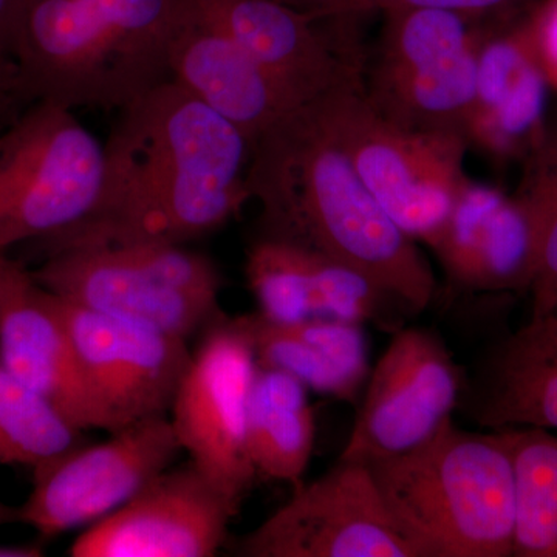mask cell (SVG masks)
<instances>
[{"mask_svg":"<svg viewBox=\"0 0 557 557\" xmlns=\"http://www.w3.org/2000/svg\"><path fill=\"white\" fill-rule=\"evenodd\" d=\"M119 112L104 143L97 203L75 225L38 240L44 256L185 245L222 228L251 201V143L175 81Z\"/></svg>","mask_w":557,"mask_h":557,"instance_id":"obj_1","label":"cell"},{"mask_svg":"<svg viewBox=\"0 0 557 557\" xmlns=\"http://www.w3.org/2000/svg\"><path fill=\"white\" fill-rule=\"evenodd\" d=\"M247 186L259 236L346 263L397 300L409 318L434 306L437 278L364 185L317 100L289 112L252 146Z\"/></svg>","mask_w":557,"mask_h":557,"instance_id":"obj_2","label":"cell"},{"mask_svg":"<svg viewBox=\"0 0 557 557\" xmlns=\"http://www.w3.org/2000/svg\"><path fill=\"white\" fill-rule=\"evenodd\" d=\"M177 0H20L11 60L25 98L120 110L171 79Z\"/></svg>","mask_w":557,"mask_h":557,"instance_id":"obj_3","label":"cell"},{"mask_svg":"<svg viewBox=\"0 0 557 557\" xmlns=\"http://www.w3.org/2000/svg\"><path fill=\"white\" fill-rule=\"evenodd\" d=\"M417 557H511L516 480L500 432L449 420L401 456L368 465Z\"/></svg>","mask_w":557,"mask_h":557,"instance_id":"obj_4","label":"cell"},{"mask_svg":"<svg viewBox=\"0 0 557 557\" xmlns=\"http://www.w3.org/2000/svg\"><path fill=\"white\" fill-rule=\"evenodd\" d=\"M30 273L58 298L182 339L223 317L218 267L183 245L65 249Z\"/></svg>","mask_w":557,"mask_h":557,"instance_id":"obj_5","label":"cell"},{"mask_svg":"<svg viewBox=\"0 0 557 557\" xmlns=\"http://www.w3.org/2000/svg\"><path fill=\"white\" fill-rule=\"evenodd\" d=\"M317 104L384 211L413 240L429 245L469 180L465 174L468 138L392 123L370 104L364 79L321 95Z\"/></svg>","mask_w":557,"mask_h":557,"instance_id":"obj_6","label":"cell"},{"mask_svg":"<svg viewBox=\"0 0 557 557\" xmlns=\"http://www.w3.org/2000/svg\"><path fill=\"white\" fill-rule=\"evenodd\" d=\"M104 143L75 115L33 101L0 131V255L86 218L100 197Z\"/></svg>","mask_w":557,"mask_h":557,"instance_id":"obj_7","label":"cell"},{"mask_svg":"<svg viewBox=\"0 0 557 557\" xmlns=\"http://www.w3.org/2000/svg\"><path fill=\"white\" fill-rule=\"evenodd\" d=\"M384 16L364 78L370 104L398 126L467 137L487 22L428 7L384 11Z\"/></svg>","mask_w":557,"mask_h":557,"instance_id":"obj_8","label":"cell"},{"mask_svg":"<svg viewBox=\"0 0 557 557\" xmlns=\"http://www.w3.org/2000/svg\"><path fill=\"white\" fill-rule=\"evenodd\" d=\"M255 348L239 318L209 325L171 406V423L189 461L242 505L258 482L248 449Z\"/></svg>","mask_w":557,"mask_h":557,"instance_id":"obj_9","label":"cell"},{"mask_svg":"<svg viewBox=\"0 0 557 557\" xmlns=\"http://www.w3.org/2000/svg\"><path fill=\"white\" fill-rule=\"evenodd\" d=\"M465 370L431 330L401 327L370 369L339 460L372 465L423 445L453 420Z\"/></svg>","mask_w":557,"mask_h":557,"instance_id":"obj_10","label":"cell"},{"mask_svg":"<svg viewBox=\"0 0 557 557\" xmlns=\"http://www.w3.org/2000/svg\"><path fill=\"white\" fill-rule=\"evenodd\" d=\"M182 453L168 416L110 432L98 445H81L33 469V487L20 512L40 539L87 528L123 507Z\"/></svg>","mask_w":557,"mask_h":557,"instance_id":"obj_11","label":"cell"},{"mask_svg":"<svg viewBox=\"0 0 557 557\" xmlns=\"http://www.w3.org/2000/svg\"><path fill=\"white\" fill-rule=\"evenodd\" d=\"M247 557H417L368 465L336 461L242 539Z\"/></svg>","mask_w":557,"mask_h":557,"instance_id":"obj_12","label":"cell"},{"mask_svg":"<svg viewBox=\"0 0 557 557\" xmlns=\"http://www.w3.org/2000/svg\"><path fill=\"white\" fill-rule=\"evenodd\" d=\"M225 33L300 102L364 78L354 16L318 17L277 0H177Z\"/></svg>","mask_w":557,"mask_h":557,"instance_id":"obj_13","label":"cell"},{"mask_svg":"<svg viewBox=\"0 0 557 557\" xmlns=\"http://www.w3.org/2000/svg\"><path fill=\"white\" fill-rule=\"evenodd\" d=\"M57 300L110 432L168 416L193 355L186 339Z\"/></svg>","mask_w":557,"mask_h":557,"instance_id":"obj_14","label":"cell"},{"mask_svg":"<svg viewBox=\"0 0 557 557\" xmlns=\"http://www.w3.org/2000/svg\"><path fill=\"white\" fill-rule=\"evenodd\" d=\"M239 505L193 463L168 468L70 545L73 557H212Z\"/></svg>","mask_w":557,"mask_h":557,"instance_id":"obj_15","label":"cell"},{"mask_svg":"<svg viewBox=\"0 0 557 557\" xmlns=\"http://www.w3.org/2000/svg\"><path fill=\"white\" fill-rule=\"evenodd\" d=\"M0 364L73 428L110 432L91 395L57 296L13 260L0 306Z\"/></svg>","mask_w":557,"mask_h":557,"instance_id":"obj_16","label":"cell"},{"mask_svg":"<svg viewBox=\"0 0 557 557\" xmlns=\"http://www.w3.org/2000/svg\"><path fill=\"white\" fill-rule=\"evenodd\" d=\"M168 64L172 81L237 127L251 146L304 106L225 33L178 2L168 40Z\"/></svg>","mask_w":557,"mask_h":557,"instance_id":"obj_17","label":"cell"},{"mask_svg":"<svg viewBox=\"0 0 557 557\" xmlns=\"http://www.w3.org/2000/svg\"><path fill=\"white\" fill-rule=\"evenodd\" d=\"M428 247L457 287L491 295L530 289L533 230L516 196L468 180Z\"/></svg>","mask_w":557,"mask_h":557,"instance_id":"obj_18","label":"cell"},{"mask_svg":"<svg viewBox=\"0 0 557 557\" xmlns=\"http://www.w3.org/2000/svg\"><path fill=\"white\" fill-rule=\"evenodd\" d=\"M458 410L490 431L557 432V311L494 341L472 373L465 372Z\"/></svg>","mask_w":557,"mask_h":557,"instance_id":"obj_19","label":"cell"},{"mask_svg":"<svg viewBox=\"0 0 557 557\" xmlns=\"http://www.w3.org/2000/svg\"><path fill=\"white\" fill-rule=\"evenodd\" d=\"M487 28V27H486ZM483 32L469 145L497 157L534 152L545 138L548 81L534 57L525 20Z\"/></svg>","mask_w":557,"mask_h":557,"instance_id":"obj_20","label":"cell"},{"mask_svg":"<svg viewBox=\"0 0 557 557\" xmlns=\"http://www.w3.org/2000/svg\"><path fill=\"white\" fill-rule=\"evenodd\" d=\"M239 319L258 366L288 373L338 401L355 403L364 391L370 373L364 325L325 318L276 324L259 313Z\"/></svg>","mask_w":557,"mask_h":557,"instance_id":"obj_21","label":"cell"},{"mask_svg":"<svg viewBox=\"0 0 557 557\" xmlns=\"http://www.w3.org/2000/svg\"><path fill=\"white\" fill-rule=\"evenodd\" d=\"M314 437L309 388L288 373L258 366L248 410V449L258 480L300 485Z\"/></svg>","mask_w":557,"mask_h":557,"instance_id":"obj_22","label":"cell"},{"mask_svg":"<svg viewBox=\"0 0 557 557\" xmlns=\"http://www.w3.org/2000/svg\"><path fill=\"white\" fill-rule=\"evenodd\" d=\"M245 274L260 317L295 324L321 317L333 259L288 242L258 237L248 248Z\"/></svg>","mask_w":557,"mask_h":557,"instance_id":"obj_23","label":"cell"},{"mask_svg":"<svg viewBox=\"0 0 557 557\" xmlns=\"http://www.w3.org/2000/svg\"><path fill=\"white\" fill-rule=\"evenodd\" d=\"M515 467L516 557H557V432L502 429Z\"/></svg>","mask_w":557,"mask_h":557,"instance_id":"obj_24","label":"cell"},{"mask_svg":"<svg viewBox=\"0 0 557 557\" xmlns=\"http://www.w3.org/2000/svg\"><path fill=\"white\" fill-rule=\"evenodd\" d=\"M81 443L83 431L0 364V467L35 469Z\"/></svg>","mask_w":557,"mask_h":557,"instance_id":"obj_25","label":"cell"},{"mask_svg":"<svg viewBox=\"0 0 557 557\" xmlns=\"http://www.w3.org/2000/svg\"><path fill=\"white\" fill-rule=\"evenodd\" d=\"M516 199L525 208L534 237L531 317L557 309V135L530 156V172Z\"/></svg>","mask_w":557,"mask_h":557,"instance_id":"obj_26","label":"cell"},{"mask_svg":"<svg viewBox=\"0 0 557 557\" xmlns=\"http://www.w3.org/2000/svg\"><path fill=\"white\" fill-rule=\"evenodd\" d=\"M537 0H354L347 16H361L370 11H391L408 7H428L454 11L480 21H502L515 16Z\"/></svg>","mask_w":557,"mask_h":557,"instance_id":"obj_27","label":"cell"},{"mask_svg":"<svg viewBox=\"0 0 557 557\" xmlns=\"http://www.w3.org/2000/svg\"><path fill=\"white\" fill-rule=\"evenodd\" d=\"M525 24L534 57L548 84L557 89V0H539Z\"/></svg>","mask_w":557,"mask_h":557,"instance_id":"obj_28","label":"cell"},{"mask_svg":"<svg viewBox=\"0 0 557 557\" xmlns=\"http://www.w3.org/2000/svg\"><path fill=\"white\" fill-rule=\"evenodd\" d=\"M277 2L318 20H325V17L347 16L348 7L354 0H277Z\"/></svg>","mask_w":557,"mask_h":557,"instance_id":"obj_29","label":"cell"},{"mask_svg":"<svg viewBox=\"0 0 557 557\" xmlns=\"http://www.w3.org/2000/svg\"><path fill=\"white\" fill-rule=\"evenodd\" d=\"M20 0H0V61L11 60V40ZM14 64V62H13Z\"/></svg>","mask_w":557,"mask_h":557,"instance_id":"obj_30","label":"cell"},{"mask_svg":"<svg viewBox=\"0 0 557 557\" xmlns=\"http://www.w3.org/2000/svg\"><path fill=\"white\" fill-rule=\"evenodd\" d=\"M20 90L9 91V94L0 95V131L9 126L11 121L30 104Z\"/></svg>","mask_w":557,"mask_h":557,"instance_id":"obj_31","label":"cell"},{"mask_svg":"<svg viewBox=\"0 0 557 557\" xmlns=\"http://www.w3.org/2000/svg\"><path fill=\"white\" fill-rule=\"evenodd\" d=\"M20 90L17 87V73L13 62L0 61V95Z\"/></svg>","mask_w":557,"mask_h":557,"instance_id":"obj_32","label":"cell"},{"mask_svg":"<svg viewBox=\"0 0 557 557\" xmlns=\"http://www.w3.org/2000/svg\"><path fill=\"white\" fill-rule=\"evenodd\" d=\"M44 549L39 545H0V557H39Z\"/></svg>","mask_w":557,"mask_h":557,"instance_id":"obj_33","label":"cell"},{"mask_svg":"<svg viewBox=\"0 0 557 557\" xmlns=\"http://www.w3.org/2000/svg\"><path fill=\"white\" fill-rule=\"evenodd\" d=\"M11 265H13V259H10L9 255H0V306H2L3 289H5Z\"/></svg>","mask_w":557,"mask_h":557,"instance_id":"obj_34","label":"cell"},{"mask_svg":"<svg viewBox=\"0 0 557 557\" xmlns=\"http://www.w3.org/2000/svg\"><path fill=\"white\" fill-rule=\"evenodd\" d=\"M11 522H20V512H17V509L7 507L5 504L0 502V527Z\"/></svg>","mask_w":557,"mask_h":557,"instance_id":"obj_35","label":"cell"},{"mask_svg":"<svg viewBox=\"0 0 557 557\" xmlns=\"http://www.w3.org/2000/svg\"><path fill=\"white\" fill-rule=\"evenodd\" d=\"M555 311H557V309Z\"/></svg>","mask_w":557,"mask_h":557,"instance_id":"obj_36","label":"cell"}]
</instances>
